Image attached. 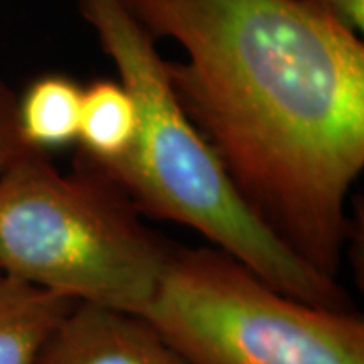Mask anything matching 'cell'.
<instances>
[{"label": "cell", "mask_w": 364, "mask_h": 364, "mask_svg": "<svg viewBox=\"0 0 364 364\" xmlns=\"http://www.w3.org/2000/svg\"><path fill=\"white\" fill-rule=\"evenodd\" d=\"M186 61L167 83L253 213L338 280L364 167V46L300 0H118Z\"/></svg>", "instance_id": "cell-1"}, {"label": "cell", "mask_w": 364, "mask_h": 364, "mask_svg": "<svg viewBox=\"0 0 364 364\" xmlns=\"http://www.w3.org/2000/svg\"><path fill=\"white\" fill-rule=\"evenodd\" d=\"M80 11L115 63L139 112L129 152L107 166H91L115 182L140 215L191 228L209 247L290 297L348 307L338 280L295 255L238 193L215 150L177 103L154 39L118 0H80Z\"/></svg>", "instance_id": "cell-2"}, {"label": "cell", "mask_w": 364, "mask_h": 364, "mask_svg": "<svg viewBox=\"0 0 364 364\" xmlns=\"http://www.w3.org/2000/svg\"><path fill=\"white\" fill-rule=\"evenodd\" d=\"M169 248L83 157L61 172L48 152L31 147L0 172L2 273L144 316Z\"/></svg>", "instance_id": "cell-3"}, {"label": "cell", "mask_w": 364, "mask_h": 364, "mask_svg": "<svg viewBox=\"0 0 364 364\" xmlns=\"http://www.w3.org/2000/svg\"><path fill=\"white\" fill-rule=\"evenodd\" d=\"M144 317L189 364H364V321L290 297L213 247L171 245Z\"/></svg>", "instance_id": "cell-4"}, {"label": "cell", "mask_w": 364, "mask_h": 364, "mask_svg": "<svg viewBox=\"0 0 364 364\" xmlns=\"http://www.w3.org/2000/svg\"><path fill=\"white\" fill-rule=\"evenodd\" d=\"M38 364H189L140 314L76 302Z\"/></svg>", "instance_id": "cell-5"}, {"label": "cell", "mask_w": 364, "mask_h": 364, "mask_svg": "<svg viewBox=\"0 0 364 364\" xmlns=\"http://www.w3.org/2000/svg\"><path fill=\"white\" fill-rule=\"evenodd\" d=\"M76 300L0 272V364H38Z\"/></svg>", "instance_id": "cell-6"}, {"label": "cell", "mask_w": 364, "mask_h": 364, "mask_svg": "<svg viewBox=\"0 0 364 364\" xmlns=\"http://www.w3.org/2000/svg\"><path fill=\"white\" fill-rule=\"evenodd\" d=\"M136 130L139 112L124 85L97 80L83 90L78 156L95 166L115 162L134 145Z\"/></svg>", "instance_id": "cell-7"}, {"label": "cell", "mask_w": 364, "mask_h": 364, "mask_svg": "<svg viewBox=\"0 0 364 364\" xmlns=\"http://www.w3.org/2000/svg\"><path fill=\"white\" fill-rule=\"evenodd\" d=\"M83 88L66 75L36 78L17 97V122L29 147L51 152L78 142Z\"/></svg>", "instance_id": "cell-8"}, {"label": "cell", "mask_w": 364, "mask_h": 364, "mask_svg": "<svg viewBox=\"0 0 364 364\" xmlns=\"http://www.w3.org/2000/svg\"><path fill=\"white\" fill-rule=\"evenodd\" d=\"M29 149L17 122V95L0 80V172Z\"/></svg>", "instance_id": "cell-9"}, {"label": "cell", "mask_w": 364, "mask_h": 364, "mask_svg": "<svg viewBox=\"0 0 364 364\" xmlns=\"http://www.w3.org/2000/svg\"><path fill=\"white\" fill-rule=\"evenodd\" d=\"M300 2H306L309 6L317 7L318 11L329 14L354 33L363 31L364 0H300Z\"/></svg>", "instance_id": "cell-10"}]
</instances>
